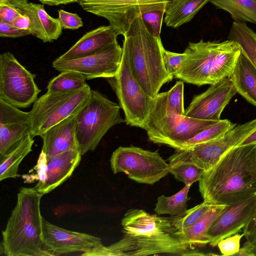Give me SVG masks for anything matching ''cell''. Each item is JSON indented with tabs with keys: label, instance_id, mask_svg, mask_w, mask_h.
<instances>
[{
	"label": "cell",
	"instance_id": "30bf717a",
	"mask_svg": "<svg viewBox=\"0 0 256 256\" xmlns=\"http://www.w3.org/2000/svg\"><path fill=\"white\" fill-rule=\"evenodd\" d=\"M110 163L114 174L124 172L140 184H153L169 173L168 163L158 151L134 146L118 147L112 152Z\"/></svg>",
	"mask_w": 256,
	"mask_h": 256
},
{
	"label": "cell",
	"instance_id": "f1b7e54d",
	"mask_svg": "<svg viewBox=\"0 0 256 256\" xmlns=\"http://www.w3.org/2000/svg\"><path fill=\"white\" fill-rule=\"evenodd\" d=\"M190 185L184 186L176 194L166 196L161 195L158 197L154 211L158 214H170L171 216H179L187 210V202Z\"/></svg>",
	"mask_w": 256,
	"mask_h": 256
},
{
	"label": "cell",
	"instance_id": "d6986e66",
	"mask_svg": "<svg viewBox=\"0 0 256 256\" xmlns=\"http://www.w3.org/2000/svg\"><path fill=\"white\" fill-rule=\"evenodd\" d=\"M78 112L54 125L40 136L43 142L42 150L46 158L72 149H78L76 136Z\"/></svg>",
	"mask_w": 256,
	"mask_h": 256
},
{
	"label": "cell",
	"instance_id": "cb8c5ba5",
	"mask_svg": "<svg viewBox=\"0 0 256 256\" xmlns=\"http://www.w3.org/2000/svg\"><path fill=\"white\" fill-rule=\"evenodd\" d=\"M210 0H170L166 4L164 22L176 28L190 22Z\"/></svg>",
	"mask_w": 256,
	"mask_h": 256
},
{
	"label": "cell",
	"instance_id": "5bb4252c",
	"mask_svg": "<svg viewBox=\"0 0 256 256\" xmlns=\"http://www.w3.org/2000/svg\"><path fill=\"white\" fill-rule=\"evenodd\" d=\"M122 48L117 40L92 54L67 60H55L52 66L58 72L72 70L86 80L108 78L116 74L120 66Z\"/></svg>",
	"mask_w": 256,
	"mask_h": 256
},
{
	"label": "cell",
	"instance_id": "9a60e30c",
	"mask_svg": "<svg viewBox=\"0 0 256 256\" xmlns=\"http://www.w3.org/2000/svg\"><path fill=\"white\" fill-rule=\"evenodd\" d=\"M210 86L194 96L184 116L196 119L218 121L226 106L236 92L229 78Z\"/></svg>",
	"mask_w": 256,
	"mask_h": 256
},
{
	"label": "cell",
	"instance_id": "8fae6325",
	"mask_svg": "<svg viewBox=\"0 0 256 256\" xmlns=\"http://www.w3.org/2000/svg\"><path fill=\"white\" fill-rule=\"evenodd\" d=\"M256 130V118L236 126L222 136L196 144L190 148L176 150L168 158V164L188 162L206 171L212 168L228 150L238 146Z\"/></svg>",
	"mask_w": 256,
	"mask_h": 256
},
{
	"label": "cell",
	"instance_id": "ee69618b",
	"mask_svg": "<svg viewBox=\"0 0 256 256\" xmlns=\"http://www.w3.org/2000/svg\"><path fill=\"white\" fill-rule=\"evenodd\" d=\"M12 24L21 30H30V18L26 14H21L16 18Z\"/></svg>",
	"mask_w": 256,
	"mask_h": 256
},
{
	"label": "cell",
	"instance_id": "4316f807",
	"mask_svg": "<svg viewBox=\"0 0 256 256\" xmlns=\"http://www.w3.org/2000/svg\"><path fill=\"white\" fill-rule=\"evenodd\" d=\"M210 2L228 12L236 22L256 24V0H210Z\"/></svg>",
	"mask_w": 256,
	"mask_h": 256
},
{
	"label": "cell",
	"instance_id": "ffe728a7",
	"mask_svg": "<svg viewBox=\"0 0 256 256\" xmlns=\"http://www.w3.org/2000/svg\"><path fill=\"white\" fill-rule=\"evenodd\" d=\"M82 156L79 149L76 148L47 158L46 180L38 192L44 194L62 184L72 176Z\"/></svg>",
	"mask_w": 256,
	"mask_h": 256
},
{
	"label": "cell",
	"instance_id": "836d02e7",
	"mask_svg": "<svg viewBox=\"0 0 256 256\" xmlns=\"http://www.w3.org/2000/svg\"><path fill=\"white\" fill-rule=\"evenodd\" d=\"M184 84L182 80L177 82L166 94V104L168 108L180 116H184Z\"/></svg>",
	"mask_w": 256,
	"mask_h": 256
},
{
	"label": "cell",
	"instance_id": "52a82bcc",
	"mask_svg": "<svg viewBox=\"0 0 256 256\" xmlns=\"http://www.w3.org/2000/svg\"><path fill=\"white\" fill-rule=\"evenodd\" d=\"M120 108L104 94L92 90L77 118L76 136L82 156L94 150L112 127L125 122Z\"/></svg>",
	"mask_w": 256,
	"mask_h": 256
},
{
	"label": "cell",
	"instance_id": "277c9868",
	"mask_svg": "<svg viewBox=\"0 0 256 256\" xmlns=\"http://www.w3.org/2000/svg\"><path fill=\"white\" fill-rule=\"evenodd\" d=\"M184 52L186 58L174 77L201 86L212 85L229 78L242 50L236 42L230 40L223 42L201 40L189 42Z\"/></svg>",
	"mask_w": 256,
	"mask_h": 256
},
{
	"label": "cell",
	"instance_id": "8d00e7d4",
	"mask_svg": "<svg viewBox=\"0 0 256 256\" xmlns=\"http://www.w3.org/2000/svg\"><path fill=\"white\" fill-rule=\"evenodd\" d=\"M165 10H154L143 14L141 17L152 35L160 38Z\"/></svg>",
	"mask_w": 256,
	"mask_h": 256
},
{
	"label": "cell",
	"instance_id": "83f0119b",
	"mask_svg": "<svg viewBox=\"0 0 256 256\" xmlns=\"http://www.w3.org/2000/svg\"><path fill=\"white\" fill-rule=\"evenodd\" d=\"M236 42L256 68V32L246 22H234L228 36Z\"/></svg>",
	"mask_w": 256,
	"mask_h": 256
},
{
	"label": "cell",
	"instance_id": "bcb514c9",
	"mask_svg": "<svg viewBox=\"0 0 256 256\" xmlns=\"http://www.w3.org/2000/svg\"><path fill=\"white\" fill-rule=\"evenodd\" d=\"M42 4L48 6H58L80 2V0H38Z\"/></svg>",
	"mask_w": 256,
	"mask_h": 256
},
{
	"label": "cell",
	"instance_id": "5b68a950",
	"mask_svg": "<svg viewBox=\"0 0 256 256\" xmlns=\"http://www.w3.org/2000/svg\"><path fill=\"white\" fill-rule=\"evenodd\" d=\"M124 37L122 47L128 52L132 74L146 93L154 98L174 78L164 68L160 38L152 34L141 16L132 22Z\"/></svg>",
	"mask_w": 256,
	"mask_h": 256
},
{
	"label": "cell",
	"instance_id": "60d3db41",
	"mask_svg": "<svg viewBox=\"0 0 256 256\" xmlns=\"http://www.w3.org/2000/svg\"><path fill=\"white\" fill-rule=\"evenodd\" d=\"M22 14L16 9L8 6L0 4V20L12 24L15 19Z\"/></svg>",
	"mask_w": 256,
	"mask_h": 256
},
{
	"label": "cell",
	"instance_id": "7402d4cb",
	"mask_svg": "<svg viewBox=\"0 0 256 256\" xmlns=\"http://www.w3.org/2000/svg\"><path fill=\"white\" fill-rule=\"evenodd\" d=\"M30 20L31 34L44 42L56 40L62 34V28L58 18L50 16L42 4L29 2L22 14Z\"/></svg>",
	"mask_w": 256,
	"mask_h": 256
},
{
	"label": "cell",
	"instance_id": "f35d334b",
	"mask_svg": "<svg viewBox=\"0 0 256 256\" xmlns=\"http://www.w3.org/2000/svg\"><path fill=\"white\" fill-rule=\"evenodd\" d=\"M58 20L64 29L76 30L84 25L81 18L77 14L68 12L63 10H58Z\"/></svg>",
	"mask_w": 256,
	"mask_h": 256
},
{
	"label": "cell",
	"instance_id": "74e56055",
	"mask_svg": "<svg viewBox=\"0 0 256 256\" xmlns=\"http://www.w3.org/2000/svg\"><path fill=\"white\" fill-rule=\"evenodd\" d=\"M244 236V234H236L220 241L217 246L222 254L224 256H234L237 253L240 248V240Z\"/></svg>",
	"mask_w": 256,
	"mask_h": 256
},
{
	"label": "cell",
	"instance_id": "7a4b0ae2",
	"mask_svg": "<svg viewBox=\"0 0 256 256\" xmlns=\"http://www.w3.org/2000/svg\"><path fill=\"white\" fill-rule=\"evenodd\" d=\"M198 182L204 201L212 205H229L254 196L256 144L231 148Z\"/></svg>",
	"mask_w": 256,
	"mask_h": 256
},
{
	"label": "cell",
	"instance_id": "d4e9b609",
	"mask_svg": "<svg viewBox=\"0 0 256 256\" xmlns=\"http://www.w3.org/2000/svg\"><path fill=\"white\" fill-rule=\"evenodd\" d=\"M33 138L31 134L26 136L4 156L0 158V181L16 177L20 164L32 150L34 142Z\"/></svg>",
	"mask_w": 256,
	"mask_h": 256
},
{
	"label": "cell",
	"instance_id": "f546056e",
	"mask_svg": "<svg viewBox=\"0 0 256 256\" xmlns=\"http://www.w3.org/2000/svg\"><path fill=\"white\" fill-rule=\"evenodd\" d=\"M86 76L72 70H64L48 82L47 92H66L76 90L84 87L86 83Z\"/></svg>",
	"mask_w": 256,
	"mask_h": 256
},
{
	"label": "cell",
	"instance_id": "f6af8a7d",
	"mask_svg": "<svg viewBox=\"0 0 256 256\" xmlns=\"http://www.w3.org/2000/svg\"><path fill=\"white\" fill-rule=\"evenodd\" d=\"M234 256H254L255 251L254 246L246 240L243 246Z\"/></svg>",
	"mask_w": 256,
	"mask_h": 256
},
{
	"label": "cell",
	"instance_id": "9c48e42d",
	"mask_svg": "<svg viewBox=\"0 0 256 256\" xmlns=\"http://www.w3.org/2000/svg\"><path fill=\"white\" fill-rule=\"evenodd\" d=\"M122 48V58L118 73L106 79L118 97L126 124L144 128L153 98L146 93L132 74L128 52Z\"/></svg>",
	"mask_w": 256,
	"mask_h": 256
},
{
	"label": "cell",
	"instance_id": "6da1fadb",
	"mask_svg": "<svg viewBox=\"0 0 256 256\" xmlns=\"http://www.w3.org/2000/svg\"><path fill=\"white\" fill-rule=\"evenodd\" d=\"M174 216H160L138 208L128 210L122 220L123 236L108 246L102 243L85 256H206L186 240L174 225Z\"/></svg>",
	"mask_w": 256,
	"mask_h": 256
},
{
	"label": "cell",
	"instance_id": "603a6c76",
	"mask_svg": "<svg viewBox=\"0 0 256 256\" xmlns=\"http://www.w3.org/2000/svg\"><path fill=\"white\" fill-rule=\"evenodd\" d=\"M229 78L236 93L256 107V68L242 52Z\"/></svg>",
	"mask_w": 256,
	"mask_h": 256
},
{
	"label": "cell",
	"instance_id": "d590c367",
	"mask_svg": "<svg viewBox=\"0 0 256 256\" xmlns=\"http://www.w3.org/2000/svg\"><path fill=\"white\" fill-rule=\"evenodd\" d=\"M162 58L166 72L174 76L179 69L182 63L186 56L185 52L176 53L164 48L163 44L161 47Z\"/></svg>",
	"mask_w": 256,
	"mask_h": 256
},
{
	"label": "cell",
	"instance_id": "e0dca14e",
	"mask_svg": "<svg viewBox=\"0 0 256 256\" xmlns=\"http://www.w3.org/2000/svg\"><path fill=\"white\" fill-rule=\"evenodd\" d=\"M42 238L46 250L52 256L83 252L102 243L101 239L87 234L58 227L42 218Z\"/></svg>",
	"mask_w": 256,
	"mask_h": 256
},
{
	"label": "cell",
	"instance_id": "d6a6232c",
	"mask_svg": "<svg viewBox=\"0 0 256 256\" xmlns=\"http://www.w3.org/2000/svg\"><path fill=\"white\" fill-rule=\"evenodd\" d=\"M212 206L204 201L202 203L187 210L184 214L174 216V226L180 231L188 228L202 218Z\"/></svg>",
	"mask_w": 256,
	"mask_h": 256
},
{
	"label": "cell",
	"instance_id": "e575fe53",
	"mask_svg": "<svg viewBox=\"0 0 256 256\" xmlns=\"http://www.w3.org/2000/svg\"><path fill=\"white\" fill-rule=\"evenodd\" d=\"M33 170L35 172H32L31 174L23 175L22 177L25 182H33L35 180H38V184L34 188L38 191L46 180L47 158L42 150L39 155L37 164Z\"/></svg>",
	"mask_w": 256,
	"mask_h": 256
},
{
	"label": "cell",
	"instance_id": "8992f818",
	"mask_svg": "<svg viewBox=\"0 0 256 256\" xmlns=\"http://www.w3.org/2000/svg\"><path fill=\"white\" fill-rule=\"evenodd\" d=\"M217 122L176 114L168 108L166 94L163 92L153 98L151 110L143 129L154 143L180 150L188 140Z\"/></svg>",
	"mask_w": 256,
	"mask_h": 256
},
{
	"label": "cell",
	"instance_id": "1f68e13d",
	"mask_svg": "<svg viewBox=\"0 0 256 256\" xmlns=\"http://www.w3.org/2000/svg\"><path fill=\"white\" fill-rule=\"evenodd\" d=\"M169 173L172 174L177 181L185 185H192L199 181L205 170L196 164L188 162H182L169 164Z\"/></svg>",
	"mask_w": 256,
	"mask_h": 256
},
{
	"label": "cell",
	"instance_id": "7dc6e473",
	"mask_svg": "<svg viewBox=\"0 0 256 256\" xmlns=\"http://www.w3.org/2000/svg\"><path fill=\"white\" fill-rule=\"evenodd\" d=\"M250 144H256V130L244 140L240 145Z\"/></svg>",
	"mask_w": 256,
	"mask_h": 256
},
{
	"label": "cell",
	"instance_id": "3957f363",
	"mask_svg": "<svg viewBox=\"0 0 256 256\" xmlns=\"http://www.w3.org/2000/svg\"><path fill=\"white\" fill-rule=\"evenodd\" d=\"M44 194L34 188H22L16 205L2 232L1 250L7 256H52L42 249V217L40 202Z\"/></svg>",
	"mask_w": 256,
	"mask_h": 256
},
{
	"label": "cell",
	"instance_id": "ba28073f",
	"mask_svg": "<svg viewBox=\"0 0 256 256\" xmlns=\"http://www.w3.org/2000/svg\"><path fill=\"white\" fill-rule=\"evenodd\" d=\"M91 88H82L66 92H46L33 104L29 114L31 135L40 136L47 130L78 112L88 98Z\"/></svg>",
	"mask_w": 256,
	"mask_h": 256
},
{
	"label": "cell",
	"instance_id": "4fadbf2b",
	"mask_svg": "<svg viewBox=\"0 0 256 256\" xmlns=\"http://www.w3.org/2000/svg\"><path fill=\"white\" fill-rule=\"evenodd\" d=\"M170 0H80L86 12L106 19L118 35L123 36L132 22L147 12L166 10Z\"/></svg>",
	"mask_w": 256,
	"mask_h": 256
},
{
	"label": "cell",
	"instance_id": "7c38bea8",
	"mask_svg": "<svg viewBox=\"0 0 256 256\" xmlns=\"http://www.w3.org/2000/svg\"><path fill=\"white\" fill-rule=\"evenodd\" d=\"M36 76L12 54H0V99L18 108L30 106L41 91L35 82Z\"/></svg>",
	"mask_w": 256,
	"mask_h": 256
},
{
	"label": "cell",
	"instance_id": "44dd1931",
	"mask_svg": "<svg viewBox=\"0 0 256 256\" xmlns=\"http://www.w3.org/2000/svg\"><path fill=\"white\" fill-rule=\"evenodd\" d=\"M118 36L110 26H100L84 34L56 60H71L92 54L116 40Z\"/></svg>",
	"mask_w": 256,
	"mask_h": 256
},
{
	"label": "cell",
	"instance_id": "c3c4849f",
	"mask_svg": "<svg viewBox=\"0 0 256 256\" xmlns=\"http://www.w3.org/2000/svg\"><path fill=\"white\" fill-rule=\"evenodd\" d=\"M254 251H255V256H256V242L254 244Z\"/></svg>",
	"mask_w": 256,
	"mask_h": 256
},
{
	"label": "cell",
	"instance_id": "b9f144b4",
	"mask_svg": "<svg viewBox=\"0 0 256 256\" xmlns=\"http://www.w3.org/2000/svg\"><path fill=\"white\" fill-rule=\"evenodd\" d=\"M243 234L246 240L254 245L256 242V208L253 216L244 228Z\"/></svg>",
	"mask_w": 256,
	"mask_h": 256
},
{
	"label": "cell",
	"instance_id": "2e32d148",
	"mask_svg": "<svg viewBox=\"0 0 256 256\" xmlns=\"http://www.w3.org/2000/svg\"><path fill=\"white\" fill-rule=\"evenodd\" d=\"M256 208V196L244 200L226 205L211 224L208 236L209 244L218 245L220 241L244 228L253 216Z\"/></svg>",
	"mask_w": 256,
	"mask_h": 256
},
{
	"label": "cell",
	"instance_id": "4dcf8cb0",
	"mask_svg": "<svg viewBox=\"0 0 256 256\" xmlns=\"http://www.w3.org/2000/svg\"><path fill=\"white\" fill-rule=\"evenodd\" d=\"M236 126V124L228 120H220L205 128L188 140L180 150H186L196 144L218 138L224 135Z\"/></svg>",
	"mask_w": 256,
	"mask_h": 256
},
{
	"label": "cell",
	"instance_id": "ac0fdd59",
	"mask_svg": "<svg viewBox=\"0 0 256 256\" xmlns=\"http://www.w3.org/2000/svg\"><path fill=\"white\" fill-rule=\"evenodd\" d=\"M28 134H31L29 112L0 99V158Z\"/></svg>",
	"mask_w": 256,
	"mask_h": 256
},
{
	"label": "cell",
	"instance_id": "7bdbcfd3",
	"mask_svg": "<svg viewBox=\"0 0 256 256\" xmlns=\"http://www.w3.org/2000/svg\"><path fill=\"white\" fill-rule=\"evenodd\" d=\"M28 0H0V4L8 6L16 9L22 14L28 5Z\"/></svg>",
	"mask_w": 256,
	"mask_h": 256
},
{
	"label": "cell",
	"instance_id": "484cf974",
	"mask_svg": "<svg viewBox=\"0 0 256 256\" xmlns=\"http://www.w3.org/2000/svg\"><path fill=\"white\" fill-rule=\"evenodd\" d=\"M226 206L213 205L191 226L181 231L184 238L196 246H204L209 244L208 232L218 215Z\"/></svg>",
	"mask_w": 256,
	"mask_h": 256
},
{
	"label": "cell",
	"instance_id": "ab89813d",
	"mask_svg": "<svg viewBox=\"0 0 256 256\" xmlns=\"http://www.w3.org/2000/svg\"><path fill=\"white\" fill-rule=\"evenodd\" d=\"M31 34L29 30H24L17 28L12 24L6 23L0 20V36L3 38H16Z\"/></svg>",
	"mask_w": 256,
	"mask_h": 256
}]
</instances>
